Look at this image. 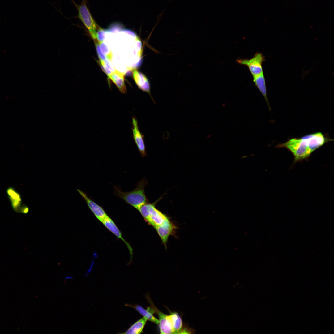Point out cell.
<instances>
[{
	"label": "cell",
	"mask_w": 334,
	"mask_h": 334,
	"mask_svg": "<svg viewBox=\"0 0 334 334\" xmlns=\"http://www.w3.org/2000/svg\"><path fill=\"white\" fill-rule=\"evenodd\" d=\"M71 0L77 10V17L88 30L92 38L95 40L97 25L87 7L85 0H82L79 4H76L73 0Z\"/></svg>",
	"instance_id": "obj_3"
},
{
	"label": "cell",
	"mask_w": 334,
	"mask_h": 334,
	"mask_svg": "<svg viewBox=\"0 0 334 334\" xmlns=\"http://www.w3.org/2000/svg\"><path fill=\"white\" fill-rule=\"evenodd\" d=\"M253 77V81L255 85L263 95L266 101L268 109L270 111L271 108L267 98L265 81L263 72Z\"/></svg>",
	"instance_id": "obj_14"
},
{
	"label": "cell",
	"mask_w": 334,
	"mask_h": 334,
	"mask_svg": "<svg viewBox=\"0 0 334 334\" xmlns=\"http://www.w3.org/2000/svg\"><path fill=\"white\" fill-rule=\"evenodd\" d=\"M125 306L134 309L147 320L156 324H158L159 320L153 315V314L155 313L154 311L151 307H148L146 310L138 305H132L130 304H126Z\"/></svg>",
	"instance_id": "obj_13"
},
{
	"label": "cell",
	"mask_w": 334,
	"mask_h": 334,
	"mask_svg": "<svg viewBox=\"0 0 334 334\" xmlns=\"http://www.w3.org/2000/svg\"><path fill=\"white\" fill-rule=\"evenodd\" d=\"M161 198V197L154 203H151L148 217L146 221L154 228L162 224L169 219L165 215L157 209L155 207L156 203Z\"/></svg>",
	"instance_id": "obj_6"
},
{
	"label": "cell",
	"mask_w": 334,
	"mask_h": 334,
	"mask_svg": "<svg viewBox=\"0 0 334 334\" xmlns=\"http://www.w3.org/2000/svg\"><path fill=\"white\" fill-rule=\"evenodd\" d=\"M95 46L97 53L100 61H103L106 59V56L102 52L98 43L95 41Z\"/></svg>",
	"instance_id": "obj_18"
},
{
	"label": "cell",
	"mask_w": 334,
	"mask_h": 334,
	"mask_svg": "<svg viewBox=\"0 0 334 334\" xmlns=\"http://www.w3.org/2000/svg\"></svg>",
	"instance_id": "obj_21"
},
{
	"label": "cell",
	"mask_w": 334,
	"mask_h": 334,
	"mask_svg": "<svg viewBox=\"0 0 334 334\" xmlns=\"http://www.w3.org/2000/svg\"><path fill=\"white\" fill-rule=\"evenodd\" d=\"M265 61V56L262 53L258 52L250 59L238 58L236 62L238 64L247 66L253 77L263 72L262 65Z\"/></svg>",
	"instance_id": "obj_4"
},
{
	"label": "cell",
	"mask_w": 334,
	"mask_h": 334,
	"mask_svg": "<svg viewBox=\"0 0 334 334\" xmlns=\"http://www.w3.org/2000/svg\"><path fill=\"white\" fill-rule=\"evenodd\" d=\"M169 317L174 334L182 333L183 328L182 319L178 313L170 312Z\"/></svg>",
	"instance_id": "obj_16"
},
{
	"label": "cell",
	"mask_w": 334,
	"mask_h": 334,
	"mask_svg": "<svg viewBox=\"0 0 334 334\" xmlns=\"http://www.w3.org/2000/svg\"><path fill=\"white\" fill-rule=\"evenodd\" d=\"M101 222L107 229L113 233L117 238L121 239L124 242L129 249L131 257L132 258L133 250L131 247L123 238L121 232L113 221L108 216Z\"/></svg>",
	"instance_id": "obj_11"
},
{
	"label": "cell",
	"mask_w": 334,
	"mask_h": 334,
	"mask_svg": "<svg viewBox=\"0 0 334 334\" xmlns=\"http://www.w3.org/2000/svg\"><path fill=\"white\" fill-rule=\"evenodd\" d=\"M165 248L168 238L173 233L175 226L168 219L162 224L154 227Z\"/></svg>",
	"instance_id": "obj_9"
},
{
	"label": "cell",
	"mask_w": 334,
	"mask_h": 334,
	"mask_svg": "<svg viewBox=\"0 0 334 334\" xmlns=\"http://www.w3.org/2000/svg\"><path fill=\"white\" fill-rule=\"evenodd\" d=\"M77 191L85 200L87 204L96 217L101 222L108 216L103 208L89 197L84 192L79 189Z\"/></svg>",
	"instance_id": "obj_8"
},
{
	"label": "cell",
	"mask_w": 334,
	"mask_h": 334,
	"mask_svg": "<svg viewBox=\"0 0 334 334\" xmlns=\"http://www.w3.org/2000/svg\"><path fill=\"white\" fill-rule=\"evenodd\" d=\"M133 76L134 80L139 88L148 93L155 103L151 93L150 84L146 76L136 70L133 71Z\"/></svg>",
	"instance_id": "obj_10"
},
{
	"label": "cell",
	"mask_w": 334,
	"mask_h": 334,
	"mask_svg": "<svg viewBox=\"0 0 334 334\" xmlns=\"http://www.w3.org/2000/svg\"><path fill=\"white\" fill-rule=\"evenodd\" d=\"M326 134L317 132L299 138L289 139L278 144V148H284L290 151L294 157V163L307 160L311 153L328 142L333 141Z\"/></svg>",
	"instance_id": "obj_1"
},
{
	"label": "cell",
	"mask_w": 334,
	"mask_h": 334,
	"mask_svg": "<svg viewBox=\"0 0 334 334\" xmlns=\"http://www.w3.org/2000/svg\"><path fill=\"white\" fill-rule=\"evenodd\" d=\"M73 276H66L64 279L65 280H67L70 279H73Z\"/></svg>",
	"instance_id": "obj_20"
},
{
	"label": "cell",
	"mask_w": 334,
	"mask_h": 334,
	"mask_svg": "<svg viewBox=\"0 0 334 334\" xmlns=\"http://www.w3.org/2000/svg\"><path fill=\"white\" fill-rule=\"evenodd\" d=\"M6 192L13 209L17 212L19 211L22 206V199L19 193L11 187L7 189Z\"/></svg>",
	"instance_id": "obj_12"
},
{
	"label": "cell",
	"mask_w": 334,
	"mask_h": 334,
	"mask_svg": "<svg viewBox=\"0 0 334 334\" xmlns=\"http://www.w3.org/2000/svg\"><path fill=\"white\" fill-rule=\"evenodd\" d=\"M29 210V208L26 205L22 206L20 211L22 213L26 214L28 213Z\"/></svg>",
	"instance_id": "obj_19"
},
{
	"label": "cell",
	"mask_w": 334,
	"mask_h": 334,
	"mask_svg": "<svg viewBox=\"0 0 334 334\" xmlns=\"http://www.w3.org/2000/svg\"><path fill=\"white\" fill-rule=\"evenodd\" d=\"M115 84L119 91L125 94L126 91L124 77V74L118 71L113 72L109 77Z\"/></svg>",
	"instance_id": "obj_15"
},
{
	"label": "cell",
	"mask_w": 334,
	"mask_h": 334,
	"mask_svg": "<svg viewBox=\"0 0 334 334\" xmlns=\"http://www.w3.org/2000/svg\"><path fill=\"white\" fill-rule=\"evenodd\" d=\"M132 128L134 140L142 157L147 155L144 141V135L141 132L138 126L136 118L133 116L132 118Z\"/></svg>",
	"instance_id": "obj_7"
},
{
	"label": "cell",
	"mask_w": 334,
	"mask_h": 334,
	"mask_svg": "<svg viewBox=\"0 0 334 334\" xmlns=\"http://www.w3.org/2000/svg\"><path fill=\"white\" fill-rule=\"evenodd\" d=\"M148 182L145 178L138 182L134 190L124 192L114 186V194L125 202L138 210L143 205L149 202L146 196L144 188Z\"/></svg>",
	"instance_id": "obj_2"
},
{
	"label": "cell",
	"mask_w": 334,
	"mask_h": 334,
	"mask_svg": "<svg viewBox=\"0 0 334 334\" xmlns=\"http://www.w3.org/2000/svg\"><path fill=\"white\" fill-rule=\"evenodd\" d=\"M146 297L151 304L150 307L153 309L154 313L157 314L158 316V324L160 333H173L169 315L163 313L155 307L148 294L146 296Z\"/></svg>",
	"instance_id": "obj_5"
},
{
	"label": "cell",
	"mask_w": 334,
	"mask_h": 334,
	"mask_svg": "<svg viewBox=\"0 0 334 334\" xmlns=\"http://www.w3.org/2000/svg\"><path fill=\"white\" fill-rule=\"evenodd\" d=\"M147 320L144 317L138 320L132 325L123 334H140L143 332Z\"/></svg>",
	"instance_id": "obj_17"
}]
</instances>
